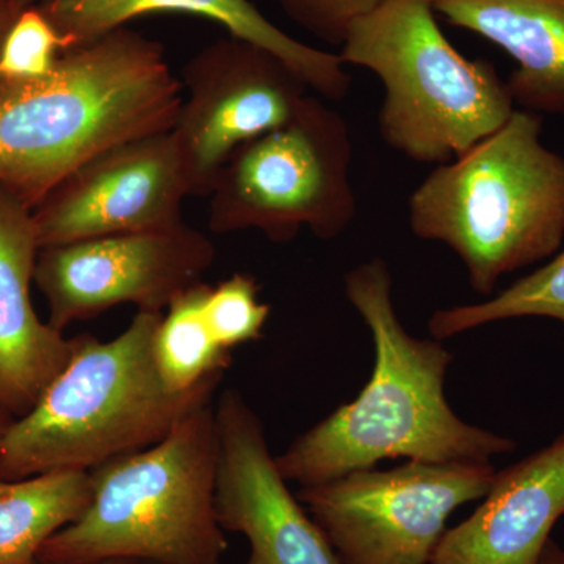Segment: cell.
I'll use <instances>...</instances> for the list:
<instances>
[{"instance_id": "12", "label": "cell", "mask_w": 564, "mask_h": 564, "mask_svg": "<svg viewBox=\"0 0 564 564\" xmlns=\"http://www.w3.org/2000/svg\"><path fill=\"white\" fill-rule=\"evenodd\" d=\"M218 521L250 544L245 564H340L326 534L278 469L261 419L237 389L215 403Z\"/></svg>"}, {"instance_id": "5", "label": "cell", "mask_w": 564, "mask_h": 564, "mask_svg": "<svg viewBox=\"0 0 564 564\" xmlns=\"http://www.w3.org/2000/svg\"><path fill=\"white\" fill-rule=\"evenodd\" d=\"M90 474V502L47 540L39 564H223L214 400L161 443Z\"/></svg>"}, {"instance_id": "21", "label": "cell", "mask_w": 564, "mask_h": 564, "mask_svg": "<svg viewBox=\"0 0 564 564\" xmlns=\"http://www.w3.org/2000/svg\"><path fill=\"white\" fill-rule=\"evenodd\" d=\"M73 44L55 29L39 6L22 11L0 47V77L9 80L41 79L52 73Z\"/></svg>"}, {"instance_id": "4", "label": "cell", "mask_w": 564, "mask_h": 564, "mask_svg": "<svg viewBox=\"0 0 564 564\" xmlns=\"http://www.w3.org/2000/svg\"><path fill=\"white\" fill-rule=\"evenodd\" d=\"M541 133L540 115L514 110L502 128L437 165L408 202L414 236L451 248L478 295L562 250L564 159Z\"/></svg>"}, {"instance_id": "11", "label": "cell", "mask_w": 564, "mask_h": 564, "mask_svg": "<svg viewBox=\"0 0 564 564\" xmlns=\"http://www.w3.org/2000/svg\"><path fill=\"white\" fill-rule=\"evenodd\" d=\"M191 196L173 132L126 141L101 152L32 209L40 248L113 236L163 231L184 223Z\"/></svg>"}, {"instance_id": "24", "label": "cell", "mask_w": 564, "mask_h": 564, "mask_svg": "<svg viewBox=\"0 0 564 564\" xmlns=\"http://www.w3.org/2000/svg\"><path fill=\"white\" fill-rule=\"evenodd\" d=\"M538 564H564V549L555 540H549L544 545Z\"/></svg>"}, {"instance_id": "15", "label": "cell", "mask_w": 564, "mask_h": 564, "mask_svg": "<svg viewBox=\"0 0 564 564\" xmlns=\"http://www.w3.org/2000/svg\"><path fill=\"white\" fill-rule=\"evenodd\" d=\"M36 6L73 47L147 14H195L223 25L234 39L273 52L328 101H343L350 91L351 77L339 55L288 35L250 0H40Z\"/></svg>"}, {"instance_id": "22", "label": "cell", "mask_w": 564, "mask_h": 564, "mask_svg": "<svg viewBox=\"0 0 564 564\" xmlns=\"http://www.w3.org/2000/svg\"><path fill=\"white\" fill-rule=\"evenodd\" d=\"M383 0H278L285 17L315 39L340 47L352 22Z\"/></svg>"}, {"instance_id": "7", "label": "cell", "mask_w": 564, "mask_h": 564, "mask_svg": "<svg viewBox=\"0 0 564 564\" xmlns=\"http://www.w3.org/2000/svg\"><path fill=\"white\" fill-rule=\"evenodd\" d=\"M348 122L317 96L291 121L248 141L223 166L209 198L214 234L258 231L288 243L303 229L343 236L358 214Z\"/></svg>"}, {"instance_id": "8", "label": "cell", "mask_w": 564, "mask_h": 564, "mask_svg": "<svg viewBox=\"0 0 564 564\" xmlns=\"http://www.w3.org/2000/svg\"><path fill=\"white\" fill-rule=\"evenodd\" d=\"M492 463L406 462L355 470L296 492L340 564H430L448 518L481 500Z\"/></svg>"}, {"instance_id": "13", "label": "cell", "mask_w": 564, "mask_h": 564, "mask_svg": "<svg viewBox=\"0 0 564 564\" xmlns=\"http://www.w3.org/2000/svg\"><path fill=\"white\" fill-rule=\"evenodd\" d=\"M564 518V430L494 475L481 503L445 530L430 564H538Z\"/></svg>"}, {"instance_id": "1", "label": "cell", "mask_w": 564, "mask_h": 564, "mask_svg": "<svg viewBox=\"0 0 564 564\" xmlns=\"http://www.w3.org/2000/svg\"><path fill=\"white\" fill-rule=\"evenodd\" d=\"M345 295L372 334L369 383L350 403L307 430L281 455L289 484L313 486L373 469L384 459L492 463L518 444L470 425L452 410L444 384L454 355L437 339L411 336L393 304V280L381 258L345 274Z\"/></svg>"}, {"instance_id": "14", "label": "cell", "mask_w": 564, "mask_h": 564, "mask_svg": "<svg viewBox=\"0 0 564 564\" xmlns=\"http://www.w3.org/2000/svg\"><path fill=\"white\" fill-rule=\"evenodd\" d=\"M40 250L31 207L0 187V406L14 419L35 406L77 347V336L33 310Z\"/></svg>"}, {"instance_id": "25", "label": "cell", "mask_w": 564, "mask_h": 564, "mask_svg": "<svg viewBox=\"0 0 564 564\" xmlns=\"http://www.w3.org/2000/svg\"><path fill=\"white\" fill-rule=\"evenodd\" d=\"M13 421V415H11L9 411L6 410V408L0 406V443H2L3 434L7 433V430H9V426Z\"/></svg>"}, {"instance_id": "3", "label": "cell", "mask_w": 564, "mask_h": 564, "mask_svg": "<svg viewBox=\"0 0 564 564\" xmlns=\"http://www.w3.org/2000/svg\"><path fill=\"white\" fill-rule=\"evenodd\" d=\"M162 314L137 313L111 340L77 336L76 351L0 443V478L57 470L91 473L161 443L182 419L214 400L225 373L185 392L163 383L154 361Z\"/></svg>"}, {"instance_id": "6", "label": "cell", "mask_w": 564, "mask_h": 564, "mask_svg": "<svg viewBox=\"0 0 564 564\" xmlns=\"http://www.w3.org/2000/svg\"><path fill=\"white\" fill-rule=\"evenodd\" d=\"M337 55L383 84L378 131L413 162L454 161L516 110L496 66L464 57L444 35L432 0H383L352 22Z\"/></svg>"}, {"instance_id": "23", "label": "cell", "mask_w": 564, "mask_h": 564, "mask_svg": "<svg viewBox=\"0 0 564 564\" xmlns=\"http://www.w3.org/2000/svg\"><path fill=\"white\" fill-rule=\"evenodd\" d=\"M18 17H20V13L14 10L11 0H0V47H2L3 40H6L7 33H9Z\"/></svg>"}, {"instance_id": "10", "label": "cell", "mask_w": 564, "mask_h": 564, "mask_svg": "<svg viewBox=\"0 0 564 564\" xmlns=\"http://www.w3.org/2000/svg\"><path fill=\"white\" fill-rule=\"evenodd\" d=\"M215 245L187 223L163 231L113 234L41 248L35 282L50 322L65 332L120 304L163 314L182 292L203 282Z\"/></svg>"}, {"instance_id": "26", "label": "cell", "mask_w": 564, "mask_h": 564, "mask_svg": "<svg viewBox=\"0 0 564 564\" xmlns=\"http://www.w3.org/2000/svg\"><path fill=\"white\" fill-rule=\"evenodd\" d=\"M39 2L40 0H11L14 10H17L18 13H22V11L31 9V7L36 6Z\"/></svg>"}, {"instance_id": "17", "label": "cell", "mask_w": 564, "mask_h": 564, "mask_svg": "<svg viewBox=\"0 0 564 564\" xmlns=\"http://www.w3.org/2000/svg\"><path fill=\"white\" fill-rule=\"evenodd\" d=\"M90 497L84 470L0 478V564H39L43 545L79 518Z\"/></svg>"}, {"instance_id": "20", "label": "cell", "mask_w": 564, "mask_h": 564, "mask_svg": "<svg viewBox=\"0 0 564 564\" xmlns=\"http://www.w3.org/2000/svg\"><path fill=\"white\" fill-rule=\"evenodd\" d=\"M207 323L215 340L225 350L254 343L262 337L270 317V306L259 300L254 276L234 273L207 293L204 304Z\"/></svg>"}, {"instance_id": "16", "label": "cell", "mask_w": 564, "mask_h": 564, "mask_svg": "<svg viewBox=\"0 0 564 564\" xmlns=\"http://www.w3.org/2000/svg\"><path fill=\"white\" fill-rule=\"evenodd\" d=\"M437 17L507 52L514 104L564 115V0H432Z\"/></svg>"}, {"instance_id": "9", "label": "cell", "mask_w": 564, "mask_h": 564, "mask_svg": "<svg viewBox=\"0 0 564 564\" xmlns=\"http://www.w3.org/2000/svg\"><path fill=\"white\" fill-rule=\"evenodd\" d=\"M180 82L187 96L172 132L191 196H209L234 152L291 121L311 90L273 52L231 35L196 52Z\"/></svg>"}, {"instance_id": "19", "label": "cell", "mask_w": 564, "mask_h": 564, "mask_svg": "<svg viewBox=\"0 0 564 564\" xmlns=\"http://www.w3.org/2000/svg\"><path fill=\"white\" fill-rule=\"evenodd\" d=\"M525 317L552 318L564 325V248L485 302L436 311L430 317L429 332L434 339L444 340L491 323Z\"/></svg>"}, {"instance_id": "2", "label": "cell", "mask_w": 564, "mask_h": 564, "mask_svg": "<svg viewBox=\"0 0 564 564\" xmlns=\"http://www.w3.org/2000/svg\"><path fill=\"white\" fill-rule=\"evenodd\" d=\"M181 102L162 44L128 25L66 51L41 79L0 77V187L33 209L101 152L172 131Z\"/></svg>"}, {"instance_id": "18", "label": "cell", "mask_w": 564, "mask_h": 564, "mask_svg": "<svg viewBox=\"0 0 564 564\" xmlns=\"http://www.w3.org/2000/svg\"><path fill=\"white\" fill-rule=\"evenodd\" d=\"M206 282L182 292L166 307L154 336V361L163 383L174 392L191 391L231 366V351L215 340L204 304Z\"/></svg>"}]
</instances>
